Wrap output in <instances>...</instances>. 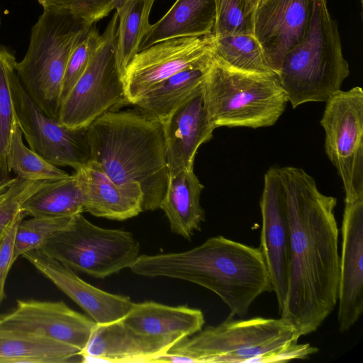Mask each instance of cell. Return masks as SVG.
Listing matches in <instances>:
<instances>
[{
    "mask_svg": "<svg viewBox=\"0 0 363 363\" xmlns=\"http://www.w3.org/2000/svg\"><path fill=\"white\" fill-rule=\"evenodd\" d=\"M16 62L13 51L0 45V181L10 177L6 154L16 124L11 87Z\"/></svg>",
    "mask_w": 363,
    "mask_h": 363,
    "instance_id": "obj_30",
    "label": "cell"
},
{
    "mask_svg": "<svg viewBox=\"0 0 363 363\" xmlns=\"http://www.w3.org/2000/svg\"><path fill=\"white\" fill-rule=\"evenodd\" d=\"M252 1V5L255 8V11L256 9V8L259 5V4L263 1V0H251Z\"/></svg>",
    "mask_w": 363,
    "mask_h": 363,
    "instance_id": "obj_39",
    "label": "cell"
},
{
    "mask_svg": "<svg viewBox=\"0 0 363 363\" xmlns=\"http://www.w3.org/2000/svg\"><path fill=\"white\" fill-rule=\"evenodd\" d=\"M74 174L81 191L84 212L125 220L143 211V193L138 184H117L91 160L77 169Z\"/></svg>",
    "mask_w": 363,
    "mask_h": 363,
    "instance_id": "obj_20",
    "label": "cell"
},
{
    "mask_svg": "<svg viewBox=\"0 0 363 363\" xmlns=\"http://www.w3.org/2000/svg\"><path fill=\"white\" fill-rule=\"evenodd\" d=\"M100 35L92 25L71 53L62 82L61 104L86 69Z\"/></svg>",
    "mask_w": 363,
    "mask_h": 363,
    "instance_id": "obj_34",
    "label": "cell"
},
{
    "mask_svg": "<svg viewBox=\"0 0 363 363\" xmlns=\"http://www.w3.org/2000/svg\"><path fill=\"white\" fill-rule=\"evenodd\" d=\"M202 86L161 123L168 173L194 169L199 147L213 137L216 128L206 113Z\"/></svg>",
    "mask_w": 363,
    "mask_h": 363,
    "instance_id": "obj_19",
    "label": "cell"
},
{
    "mask_svg": "<svg viewBox=\"0 0 363 363\" xmlns=\"http://www.w3.org/2000/svg\"><path fill=\"white\" fill-rule=\"evenodd\" d=\"M11 87L16 123L30 150L55 166L74 170L90 160L86 128H71L46 115L27 94L16 71Z\"/></svg>",
    "mask_w": 363,
    "mask_h": 363,
    "instance_id": "obj_12",
    "label": "cell"
},
{
    "mask_svg": "<svg viewBox=\"0 0 363 363\" xmlns=\"http://www.w3.org/2000/svg\"><path fill=\"white\" fill-rule=\"evenodd\" d=\"M45 7H57L69 11L79 16L89 24L97 21L109 15L114 9L111 0H37Z\"/></svg>",
    "mask_w": 363,
    "mask_h": 363,
    "instance_id": "obj_35",
    "label": "cell"
},
{
    "mask_svg": "<svg viewBox=\"0 0 363 363\" xmlns=\"http://www.w3.org/2000/svg\"><path fill=\"white\" fill-rule=\"evenodd\" d=\"M71 217L33 216L27 220L23 219L16 230L14 261L28 251L39 249L52 235L65 228Z\"/></svg>",
    "mask_w": 363,
    "mask_h": 363,
    "instance_id": "obj_33",
    "label": "cell"
},
{
    "mask_svg": "<svg viewBox=\"0 0 363 363\" xmlns=\"http://www.w3.org/2000/svg\"><path fill=\"white\" fill-rule=\"evenodd\" d=\"M326 102L320 121L325 133V152L337 169L345 201L363 199V90H340Z\"/></svg>",
    "mask_w": 363,
    "mask_h": 363,
    "instance_id": "obj_10",
    "label": "cell"
},
{
    "mask_svg": "<svg viewBox=\"0 0 363 363\" xmlns=\"http://www.w3.org/2000/svg\"><path fill=\"white\" fill-rule=\"evenodd\" d=\"M22 209L31 217H71L82 213V199L75 175L48 182L23 202Z\"/></svg>",
    "mask_w": 363,
    "mask_h": 363,
    "instance_id": "obj_26",
    "label": "cell"
},
{
    "mask_svg": "<svg viewBox=\"0 0 363 363\" xmlns=\"http://www.w3.org/2000/svg\"><path fill=\"white\" fill-rule=\"evenodd\" d=\"M213 40L212 34L172 38L138 52L122 75L126 103L135 104L153 87L179 72L211 65L214 60Z\"/></svg>",
    "mask_w": 363,
    "mask_h": 363,
    "instance_id": "obj_11",
    "label": "cell"
},
{
    "mask_svg": "<svg viewBox=\"0 0 363 363\" xmlns=\"http://www.w3.org/2000/svg\"><path fill=\"white\" fill-rule=\"evenodd\" d=\"M314 0H263L256 8L253 34L277 74L285 55L306 35Z\"/></svg>",
    "mask_w": 363,
    "mask_h": 363,
    "instance_id": "obj_15",
    "label": "cell"
},
{
    "mask_svg": "<svg viewBox=\"0 0 363 363\" xmlns=\"http://www.w3.org/2000/svg\"><path fill=\"white\" fill-rule=\"evenodd\" d=\"M361 1H362V0H361Z\"/></svg>",
    "mask_w": 363,
    "mask_h": 363,
    "instance_id": "obj_41",
    "label": "cell"
},
{
    "mask_svg": "<svg viewBox=\"0 0 363 363\" xmlns=\"http://www.w3.org/2000/svg\"><path fill=\"white\" fill-rule=\"evenodd\" d=\"M204 186L194 169L168 173L167 186L160 202L172 233L190 240L201 230L205 212L200 204Z\"/></svg>",
    "mask_w": 363,
    "mask_h": 363,
    "instance_id": "obj_21",
    "label": "cell"
},
{
    "mask_svg": "<svg viewBox=\"0 0 363 363\" xmlns=\"http://www.w3.org/2000/svg\"><path fill=\"white\" fill-rule=\"evenodd\" d=\"M91 26L69 11L45 7L32 27L23 58L16 63V72L24 90L52 118L58 119L69 58Z\"/></svg>",
    "mask_w": 363,
    "mask_h": 363,
    "instance_id": "obj_5",
    "label": "cell"
},
{
    "mask_svg": "<svg viewBox=\"0 0 363 363\" xmlns=\"http://www.w3.org/2000/svg\"><path fill=\"white\" fill-rule=\"evenodd\" d=\"M23 134L15 125L8 152L6 165L17 177L33 181H57L69 177L67 172L58 168L28 148L23 143Z\"/></svg>",
    "mask_w": 363,
    "mask_h": 363,
    "instance_id": "obj_29",
    "label": "cell"
},
{
    "mask_svg": "<svg viewBox=\"0 0 363 363\" xmlns=\"http://www.w3.org/2000/svg\"><path fill=\"white\" fill-rule=\"evenodd\" d=\"M215 4L213 35L253 34L255 8L251 0H215Z\"/></svg>",
    "mask_w": 363,
    "mask_h": 363,
    "instance_id": "obj_32",
    "label": "cell"
},
{
    "mask_svg": "<svg viewBox=\"0 0 363 363\" xmlns=\"http://www.w3.org/2000/svg\"><path fill=\"white\" fill-rule=\"evenodd\" d=\"M279 172L291 230L288 289L279 314L300 338L317 330L337 302V199L322 194L301 168Z\"/></svg>",
    "mask_w": 363,
    "mask_h": 363,
    "instance_id": "obj_1",
    "label": "cell"
},
{
    "mask_svg": "<svg viewBox=\"0 0 363 363\" xmlns=\"http://www.w3.org/2000/svg\"><path fill=\"white\" fill-rule=\"evenodd\" d=\"M127 1L128 0H111L113 5L114 9L116 11L121 9Z\"/></svg>",
    "mask_w": 363,
    "mask_h": 363,
    "instance_id": "obj_38",
    "label": "cell"
},
{
    "mask_svg": "<svg viewBox=\"0 0 363 363\" xmlns=\"http://www.w3.org/2000/svg\"><path fill=\"white\" fill-rule=\"evenodd\" d=\"M90 160L119 184H138L143 211L160 208L168 177L161 123L140 111H108L86 128Z\"/></svg>",
    "mask_w": 363,
    "mask_h": 363,
    "instance_id": "obj_3",
    "label": "cell"
},
{
    "mask_svg": "<svg viewBox=\"0 0 363 363\" xmlns=\"http://www.w3.org/2000/svg\"><path fill=\"white\" fill-rule=\"evenodd\" d=\"M216 16L215 0H177L158 21L150 24L139 52L168 39L211 35Z\"/></svg>",
    "mask_w": 363,
    "mask_h": 363,
    "instance_id": "obj_23",
    "label": "cell"
},
{
    "mask_svg": "<svg viewBox=\"0 0 363 363\" xmlns=\"http://www.w3.org/2000/svg\"><path fill=\"white\" fill-rule=\"evenodd\" d=\"M182 340L138 333L122 319L96 323L80 355L82 362L150 363L154 357L168 352Z\"/></svg>",
    "mask_w": 363,
    "mask_h": 363,
    "instance_id": "obj_18",
    "label": "cell"
},
{
    "mask_svg": "<svg viewBox=\"0 0 363 363\" xmlns=\"http://www.w3.org/2000/svg\"><path fill=\"white\" fill-rule=\"evenodd\" d=\"M80 352L72 346L9 329L0 324V363L82 362Z\"/></svg>",
    "mask_w": 363,
    "mask_h": 363,
    "instance_id": "obj_24",
    "label": "cell"
},
{
    "mask_svg": "<svg viewBox=\"0 0 363 363\" xmlns=\"http://www.w3.org/2000/svg\"><path fill=\"white\" fill-rule=\"evenodd\" d=\"M0 24H1V18H0Z\"/></svg>",
    "mask_w": 363,
    "mask_h": 363,
    "instance_id": "obj_40",
    "label": "cell"
},
{
    "mask_svg": "<svg viewBox=\"0 0 363 363\" xmlns=\"http://www.w3.org/2000/svg\"><path fill=\"white\" fill-rule=\"evenodd\" d=\"M298 339L294 327L281 318H228L184 339L169 351L189 356L196 363L278 362L280 354Z\"/></svg>",
    "mask_w": 363,
    "mask_h": 363,
    "instance_id": "obj_7",
    "label": "cell"
},
{
    "mask_svg": "<svg viewBox=\"0 0 363 363\" xmlns=\"http://www.w3.org/2000/svg\"><path fill=\"white\" fill-rule=\"evenodd\" d=\"M277 76L293 108L327 101L350 74L337 24L327 0H314L308 33L284 57Z\"/></svg>",
    "mask_w": 363,
    "mask_h": 363,
    "instance_id": "obj_4",
    "label": "cell"
},
{
    "mask_svg": "<svg viewBox=\"0 0 363 363\" xmlns=\"http://www.w3.org/2000/svg\"><path fill=\"white\" fill-rule=\"evenodd\" d=\"M39 250L73 270L104 279L130 268L140 245L130 232L99 227L78 213Z\"/></svg>",
    "mask_w": 363,
    "mask_h": 363,
    "instance_id": "obj_8",
    "label": "cell"
},
{
    "mask_svg": "<svg viewBox=\"0 0 363 363\" xmlns=\"http://www.w3.org/2000/svg\"><path fill=\"white\" fill-rule=\"evenodd\" d=\"M155 0H128L117 10L116 60L123 75L127 65L139 52L141 41L150 28L149 16Z\"/></svg>",
    "mask_w": 363,
    "mask_h": 363,
    "instance_id": "obj_27",
    "label": "cell"
},
{
    "mask_svg": "<svg viewBox=\"0 0 363 363\" xmlns=\"http://www.w3.org/2000/svg\"><path fill=\"white\" fill-rule=\"evenodd\" d=\"M259 206L262 219L259 248L280 312L288 289L291 230L279 167H271L265 173Z\"/></svg>",
    "mask_w": 363,
    "mask_h": 363,
    "instance_id": "obj_13",
    "label": "cell"
},
{
    "mask_svg": "<svg viewBox=\"0 0 363 363\" xmlns=\"http://www.w3.org/2000/svg\"><path fill=\"white\" fill-rule=\"evenodd\" d=\"M129 269L143 277L182 279L203 286L226 304L228 318L244 317L258 296L273 291L261 249L222 235L184 252L139 255Z\"/></svg>",
    "mask_w": 363,
    "mask_h": 363,
    "instance_id": "obj_2",
    "label": "cell"
},
{
    "mask_svg": "<svg viewBox=\"0 0 363 363\" xmlns=\"http://www.w3.org/2000/svg\"><path fill=\"white\" fill-rule=\"evenodd\" d=\"M213 36L214 58L224 65L245 72L276 74L254 34Z\"/></svg>",
    "mask_w": 363,
    "mask_h": 363,
    "instance_id": "obj_28",
    "label": "cell"
},
{
    "mask_svg": "<svg viewBox=\"0 0 363 363\" xmlns=\"http://www.w3.org/2000/svg\"><path fill=\"white\" fill-rule=\"evenodd\" d=\"M341 233L337 322L345 332L363 311V199L345 201Z\"/></svg>",
    "mask_w": 363,
    "mask_h": 363,
    "instance_id": "obj_16",
    "label": "cell"
},
{
    "mask_svg": "<svg viewBox=\"0 0 363 363\" xmlns=\"http://www.w3.org/2000/svg\"><path fill=\"white\" fill-rule=\"evenodd\" d=\"M202 90L209 121L216 128L272 126L289 102L277 74L235 70L215 58Z\"/></svg>",
    "mask_w": 363,
    "mask_h": 363,
    "instance_id": "obj_6",
    "label": "cell"
},
{
    "mask_svg": "<svg viewBox=\"0 0 363 363\" xmlns=\"http://www.w3.org/2000/svg\"><path fill=\"white\" fill-rule=\"evenodd\" d=\"M0 324L9 329L46 337L82 351L96 323L71 309L62 301L17 300L16 308L12 312L0 316Z\"/></svg>",
    "mask_w": 363,
    "mask_h": 363,
    "instance_id": "obj_14",
    "label": "cell"
},
{
    "mask_svg": "<svg viewBox=\"0 0 363 363\" xmlns=\"http://www.w3.org/2000/svg\"><path fill=\"white\" fill-rule=\"evenodd\" d=\"M40 273L80 306L97 324L122 320L131 309L130 297L113 294L84 281L66 264L39 249L21 255Z\"/></svg>",
    "mask_w": 363,
    "mask_h": 363,
    "instance_id": "obj_17",
    "label": "cell"
},
{
    "mask_svg": "<svg viewBox=\"0 0 363 363\" xmlns=\"http://www.w3.org/2000/svg\"><path fill=\"white\" fill-rule=\"evenodd\" d=\"M26 216L24 212H22L16 218L0 243V304L6 296L5 284L8 274L15 262L13 251L16 230Z\"/></svg>",
    "mask_w": 363,
    "mask_h": 363,
    "instance_id": "obj_36",
    "label": "cell"
},
{
    "mask_svg": "<svg viewBox=\"0 0 363 363\" xmlns=\"http://www.w3.org/2000/svg\"><path fill=\"white\" fill-rule=\"evenodd\" d=\"M167 362V363H196L195 360L186 355L170 352L160 354L154 357L150 363Z\"/></svg>",
    "mask_w": 363,
    "mask_h": 363,
    "instance_id": "obj_37",
    "label": "cell"
},
{
    "mask_svg": "<svg viewBox=\"0 0 363 363\" xmlns=\"http://www.w3.org/2000/svg\"><path fill=\"white\" fill-rule=\"evenodd\" d=\"M211 65L188 69L171 76L150 89L133 106L144 115L162 123L203 84Z\"/></svg>",
    "mask_w": 363,
    "mask_h": 363,
    "instance_id": "obj_25",
    "label": "cell"
},
{
    "mask_svg": "<svg viewBox=\"0 0 363 363\" xmlns=\"http://www.w3.org/2000/svg\"><path fill=\"white\" fill-rule=\"evenodd\" d=\"M134 330L150 335L175 337L184 340L203 329L205 318L198 308L172 306L154 301L133 303L123 318Z\"/></svg>",
    "mask_w": 363,
    "mask_h": 363,
    "instance_id": "obj_22",
    "label": "cell"
},
{
    "mask_svg": "<svg viewBox=\"0 0 363 363\" xmlns=\"http://www.w3.org/2000/svg\"><path fill=\"white\" fill-rule=\"evenodd\" d=\"M117 27L116 11L100 35L86 69L60 106V123L74 129L87 128L104 113L127 104L116 60Z\"/></svg>",
    "mask_w": 363,
    "mask_h": 363,
    "instance_id": "obj_9",
    "label": "cell"
},
{
    "mask_svg": "<svg viewBox=\"0 0 363 363\" xmlns=\"http://www.w3.org/2000/svg\"><path fill=\"white\" fill-rule=\"evenodd\" d=\"M48 182L17 177L0 181V243L16 218L23 212V202Z\"/></svg>",
    "mask_w": 363,
    "mask_h": 363,
    "instance_id": "obj_31",
    "label": "cell"
}]
</instances>
